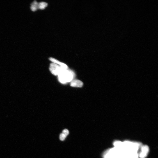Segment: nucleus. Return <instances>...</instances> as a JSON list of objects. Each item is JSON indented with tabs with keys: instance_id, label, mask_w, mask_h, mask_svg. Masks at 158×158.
<instances>
[{
	"instance_id": "f257e3e1",
	"label": "nucleus",
	"mask_w": 158,
	"mask_h": 158,
	"mask_svg": "<svg viewBox=\"0 0 158 158\" xmlns=\"http://www.w3.org/2000/svg\"><path fill=\"white\" fill-rule=\"evenodd\" d=\"M75 74L72 71L69 69L63 68L58 75V80L60 82L65 84L71 82L73 80Z\"/></svg>"
},
{
	"instance_id": "f03ea898",
	"label": "nucleus",
	"mask_w": 158,
	"mask_h": 158,
	"mask_svg": "<svg viewBox=\"0 0 158 158\" xmlns=\"http://www.w3.org/2000/svg\"><path fill=\"white\" fill-rule=\"evenodd\" d=\"M63 68L59 65L52 63L50 64L49 70L53 75L56 76L60 74Z\"/></svg>"
},
{
	"instance_id": "7ed1b4c3",
	"label": "nucleus",
	"mask_w": 158,
	"mask_h": 158,
	"mask_svg": "<svg viewBox=\"0 0 158 158\" xmlns=\"http://www.w3.org/2000/svg\"><path fill=\"white\" fill-rule=\"evenodd\" d=\"M141 151L139 154L140 158H145L148 155L149 148L147 145H142L141 148Z\"/></svg>"
},
{
	"instance_id": "20e7f679",
	"label": "nucleus",
	"mask_w": 158,
	"mask_h": 158,
	"mask_svg": "<svg viewBox=\"0 0 158 158\" xmlns=\"http://www.w3.org/2000/svg\"><path fill=\"white\" fill-rule=\"evenodd\" d=\"M113 145L114 146V147L117 149L121 151H125L123 142L119 141H116L113 143Z\"/></svg>"
},
{
	"instance_id": "39448f33",
	"label": "nucleus",
	"mask_w": 158,
	"mask_h": 158,
	"mask_svg": "<svg viewBox=\"0 0 158 158\" xmlns=\"http://www.w3.org/2000/svg\"><path fill=\"white\" fill-rule=\"evenodd\" d=\"M83 85L82 82L79 80H73L71 82L70 86L72 87L81 88L82 87Z\"/></svg>"
},
{
	"instance_id": "423d86ee",
	"label": "nucleus",
	"mask_w": 158,
	"mask_h": 158,
	"mask_svg": "<svg viewBox=\"0 0 158 158\" xmlns=\"http://www.w3.org/2000/svg\"><path fill=\"white\" fill-rule=\"evenodd\" d=\"M49 60H50L53 63L56 64L57 65H59L64 68L65 69H68V66H67L66 64H65L62 63V62L58 61V60L55 59L54 58H49Z\"/></svg>"
},
{
	"instance_id": "0eeeda50",
	"label": "nucleus",
	"mask_w": 158,
	"mask_h": 158,
	"mask_svg": "<svg viewBox=\"0 0 158 158\" xmlns=\"http://www.w3.org/2000/svg\"><path fill=\"white\" fill-rule=\"evenodd\" d=\"M38 3L36 1H34L31 4V9L33 11H35L38 9Z\"/></svg>"
},
{
	"instance_id": "6e6552de",
	"label": "nucleus",
	"mask_w": 158,
	"mask_h": 158,
	"mask_svg": "<svg viewBox=\"0 0 158 158\" xmlns=\"http://www.w3.org/2000/svg\"><path fill=\"white\" fill-rule=\"evenodd\" d=\"M48 5V4L45 2H41L38 3V9L41 10H43L45 9Z\"/></svg>"
},
{
	"instance_id": "1a4fd4ad",
	"label": "nucleus",
	"mask_w": 158,
	"mask_h": 158,
	"mask_svg": "<svg viewBox=\"0 0 158 158\" xmlns=\"http://www.w3.org/2000/svg\"><path fill=\"white\" fill-rule=\"evenodd\" d=\"M66 137V136L64 135L63 133H61L60 134V140L62 141H63L64 140Z\"/></svg>"
},
{
	"instance_id": "9d476101",
	"label": "nucleus",
	"mask_w": 158,
	"mask_h": 158,
	"mask_svg": "<svg viewBox=\"0 0 158 158\" xmlns=\"http://www.w3.org/2000/svg\"><path fill=\"white\" fill-rule=\"evenodd\" d=\"M62 133L64 135L66 136L67 137L69 134V131L67 129H64Z\"/></svg>"
}]
</instances>
